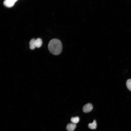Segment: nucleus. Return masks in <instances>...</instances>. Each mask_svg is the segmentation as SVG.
Instances as JSON below:
<instances>
[{
    "mask_svg": "<svg viewBox=\"0 0 131 131\" xmlns=\"http://www.w3.org/2000/svg\"><path fill=\"white\" fill-rule=\"evenodd\" d=\"M48 49L53 54L57 55L62 52V46L61 41L57 39H53L50 41L48 44Z\"/></svg>",
    "mask_w": 131,
    "mask_h": 131,
    "instance_id": "1",
    "label": "nucleus"
},
{
    "mask_svg": "<svg viewBox=\"0 0 131 131\" xmlns=\"http://www.w3.org/2000/svg\"><path fill=\"white\" fill-rule=\"evenodd\" d=\"M93 108V106L92 105L89 103L86 104L83 106L82 110L84 112L87 113L91 111Z\"/></svg>",
    "mask_w": 131,
    "mask_h": 131,
    "instance_id": "2",
    "label": "nucleus"
},
{
    "mask_svg": "<svg viewBox=\"0 0 131 131\" xmlns=\"http://www.w3.org/2000/svg\"><path fill=\"white\" fill-rule=\"evenodd\" d=\"M17 0H5L3 2L4 5L6 7L10 8L13 6Z\"/></svg>",
    "mask_w": 131,
    "mask_h": 131,
    "instance_id": "3",
    "label": "nucleus"
},
{
    "mask_svg": "<svg viewBox=\"0 0 131 131\" xmlns=\"http://www.w3.org/2000/svg\"><path fill=\"white\" fill-rule=\"evenodd\" d=\"M76 127L75 124L70 123L68 124L66 127V129L68 131H74Z\"/></svg>",
    "mask_w": 131,
    "mask_h": 131,
    "instance_id": "4",
    "label": "nucleus"
},
{
    "mask_svg": "<svg viewBox=\"0 0 131 131\" xmlns=\"http://www.w3.org/2000/svg\"><path fill=\"white\" fill-rule=\"evenodd\" d=\"M35 40H36L35 39H33L30 41L29 47L30 49H33L36 47Z\"/></svg>",
    "mask_w": 131,
    "mask_h": 131,
    "instance_id": "5",
    "label": "nucleus"
},
{
    "mask_svg": "<svg viewBox=\"0 0 131 131\" xmlns=\"http://www.w3.org/2000/svg\"><path fill=\"white\" fill-rule=\"evenodd\" d=\"M88 127L90 129H95L97 127V124L96 120H94L92 123H89L88 125Z\"/></svg>",
    "mask_w": 131,
    "mask_h": 131,
    "instance_id": "6",
    "label": "nucleus"
},
{
    "mask_svg": "<svg viewBox=\"0 0 131 131\" xmlns=\"http://www.w3.org/2000/svg\"><path fill=\"white\" fill-rule=\"evenodd\" d=\"M36 47L37 48L40 47L42 44V41L40 38H38L35 40Z\"/></svg>",
    "mask_w": 131,
    "mask_h": 131,
    "instance_id": "7",
    "label": "nucleus"
},
{
    "mask_svg": "<svg viewBox=\"0 0 131 131\" xmlns=\"http://www.w3.org/2000/svg\"><path fill=\"white\" fill-rule=\"evenodd\" d=\"M79 121V117L76 116L75 117H72L71 119V122L73 123L76 124L78 123Z\"/></svg>",
    "mask_w": 131,
    "mask_h": 131,
    "instance_id": "8",
    "label": "nucleus"
},
{
    "mask_svg": "<svg viewBox=\"0 0 131 131\" xmlns=\"http://www.w3.org/2000/svg\"><path fill=\"white\" fill-rule=\"evenodd\" d=\"M126 84L128 89L131 91V79H128L127 81Z\"/></svg>",
    "mask_w": 131,
    "mask_h": 131,
    "instance_id": "9",
    "label": "nucleus"
}]
</instances>
